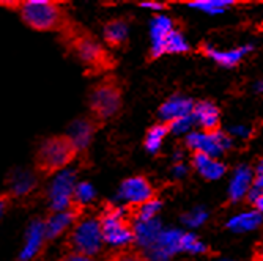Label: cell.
<instances>
[{
	"label": "cell",
	"instance_id": "35",
	"mask_svg": "<svg viewBox=\"0 0 263 261\" xmlns=\"http://www.w3.org/2000/svg\"><path fill=\"white\" fill-rule=\"evenodd\" d=\"M62 261H95V259L90 255H84V253H79V252H71Z\"/></svg>",
	"mask_w": 263,
	"mask_h": 261
},
{
	"label": "cell",
	"instance_id": "38",
	"mask_svg": "<svg viewBox=\"0 0 263 261\" xmlns=\"http://www.w3.org/2000/svg\"><path fill=\"white\" fill-rule=\"evenodd\" d=\"M115 261H140L136 255H129V253H125V255H120V256H117Z\"/></svg>",
	"mask_w": 263,
	"mask_h": 261
},
{
	"label": "cell",
	"instance_id": "9",
	"mask_svg": "<svg viewBox=\"0 0 263 261\" xmlns=\"http://www.w3.org/2000/svg\"><path fill=\"white\" fill-rule=\"evenodd\" d=\"M118 198L128 205H143L153 198V187L143 176H131L118 189Z\"/></svg>",
	"mask_w": 263,
	"mask_h": 261
},
{
	"label": "cell",
	"instance_id": "25",
	"mask_svg": "<svg viewBox=\"0 0 263 261\" xmlns=\"http://www.w3.org/2000/svg\"><path fill=\"white\" fill-rule=\"evenodd\" d=\"M233 5H235L233 2H227V0H200V2L187 4L189 8L206 14H222Z\"/></svg>",
	"mask_w": 263,
	"mask_h": 261
},
{
	"label": "cell",
	"instance_id": "33",
	"mask_svg": "<svg viewBox=\"0 0 263 261\" xmlns=\"http://www.w3.org/2000/svg\"><path fill=\"white\" fill-rule=\"evenodd\" d=\"M187 173H189V167H187V164L184 160L174 164V167H172V176L175 179H183V178L187 176Z\"/></svg>",
	"mask_w": 263,
	"mask_h": 261
},
{
	"label": "cell",
	"instance_id": "13",
	"mask_svg": "<svg viewBox=\"0 0 263 261\" xmlns=\"http://www.w3.org/2000/svg\"><path fill=\"white\" fill-rule=\"evenodd\" d=\"M78 222V211L71 208L68 211L52 212V214L44 220L46 236L47 239H57L68 230H73Z\"/></svg>",
	"mask_w": 263,
	"mask_h": 261
},
{
	"label": "cell",
	"instance_id": "28",
	"mask_svg": "<svg viewBox=\"0 0 263 261\" xmlns=\"http://www.w3.org/2000/svg\"><path fill=\"white\" fill-rule=\"evenodd\" d=\"M161 209H162V202L159 198H152V200L145 202V203L140 205L137 208L136 220H153V219H158Z\"/></svg>",
	"mask_w": 263,
	"mask_h": 261
},
{
	"label": "cell",
	"instance_id": "1",
	"mask_svg": "<svg viewBox=\"0 0 263 261\" xmlns=\"http://www.w3.org/2000/svg\"><path fill=\"white\" fill-rule=\"evenodd\" d=\"M78 150L73 147L66 135L46 138L36 153V167L43 173L54 175L65 170L73 162Z\"/></svg>",
	"mask_w": 263,
	"mask_h": 261
},
{
	"label": "cell",
	"instance_id": "3",
	"mask_svg": "<svg viewBox=\"0 0 263 261\" xmlns=\"http://www.w3.org/2000/svg\"><path fill=\"white\" fill-rule=\"evenodd\" d=\"M69 246L73 249V252H79L90 256L98 255L104 246L100 219L95 217L79 219L69 233Z\"/></svg>",
	"mask_w": 263,
	"mask_h": 261
},
{
	"label": "cell",
	"instance_id": "23",
	"mask_svg": "<svg viewBox=\"0 0 263 261\" xmlns=\"http://www.w3.org/2000/svg\"><path fill=\"white\" fill-rule=\"evenodd\" d=\"M104 38L110 46H120L128 38V24L122 19H114L106 24Z\"/></svg>",
	"mask_w": 263,
	"mask_h": 261
},
{
	"label": "cell",
	"instance_id": "18",
	"mask_svg": "<svg viewBox=\"0 0 263 261\" xmlns=\"http://www.w3.org/2000/svg\"><path fill=\"white\" fill-rule=\"evenodd\" d=\"M191 164H193L194 170L206 181H216L222 178L227 172L226 164H222L218 157H211L205 154H194Z\"/></svg>",
	"mask_w": 263,
	"mask_h": 261
},
{
	"label": "cell",
	"instance_id": "11",
	"mask_svg": "<svg viewBox=\"0 0 263 261\" xmlns=\"http://www.w3.org/2000/svg\"><path fill=\"white\" fill-rule=\"evenodd\" d=\"M194 101L187 98V96H181V94H174L169 99H165L159 110H158V115L159 118L164 122V125H169L178 118H183V116H187L193 113L194 110Z\"/></svg>",
	"mask_w": 263,
	"mask_h": 261
},
{
	"label": "cell",
	"instance_id": "19",
	"mask_svg": "<svg viewBox=\"0 0 263 261\" xmlns=\"http://www.w3.org/2000/svg\"><path fill=\"white\" fill-rule=\"evenodd\" d=\"M93 134H95L93 123L87 120V118H78V120H74L69 125L66 137L78 151H84L90 147Z\"/></svg>",
	"mask_w": 263,
	"mask_h": 261
},
{
	"label": "cell",
	"instance_id": "4",
	"mask_svg": "<svg viewBox=\"0 0 263 261\" xmlns=\"http://www.w3.org/2000/svg\"><path fill=\"white\" fill-rule=\"evenodd\" d=\"M104 244L109 247L122 249L134 243L133 227L126 222V209L125 208H114L104 211L100 219Z\"/></svg>",
	"mask_w": 263,
	"mask_h": 261
},
{
	"label": "cell",
	"instance_id": "26",
	"mask_svg": "<svg viewBox=\"0 0 263 261\" xmlns=\"http://www.w3.org/2000/svg\"><path fill=\"white\" fill-rule=\"evenodd\" d=\"M189 51V43L184 38L183 33H180L178 30H172V33L169 35V38L165 39L164 44V54H184Z\"/></svg>",
	"mask_w": 263,
	"mask_h": 261
},
{
	"label": "cell",
	"instance_id": "37",
	"mask_svg": "<svg viewBox=\"0 0 263 261\" xmlns=\"http://www.w3.org/2000/svg\"><path fill=\"white\" fill-rule=\"evenodd\" d=\"M140 7L152 10V11H162L165 8L164 4H158V2H143V4H140Z\"/></svg>",
	"mask_w": 263,
	"mask_h": 261
},
{
	"label": "cell",
	"instance_id": "39",
	"mask_svg": "<svg viewBox=\"0 0 263 261\" xmlns=\"http://www.w3.org/2000/svg\"><path fill=\"white\" fill-rule=\"evenodd\" d=\"M5 211H7V202L5 200H0V220L5 216Z\"/></svg>",
	"mask_w": 263,
	"mask_h": 261
},
{
	"label": "cell",
	"instance_id": "15",
	"mask_svg": "<svg viewBox=\"0 0 263 261\" xmlns=\"http://www.w3.org/2000/svg\"><path fill=\"white\" fill-rule=\"evenodd\" d=\"M254 47L251 44L246 46H240V47H233V49H218V47H213V46H205V55L208 58H211L214 63H218L219 66L224 68H233L240 63Z\"/></svg>",
	"mask_w": 263,
	"mask_h": 261
},
{
	"label": "cell",
	"instance_id": "27",
	"mask_svg": "<svg viewBox=\"0 0 263 261\" xmlns=\"http://www.w3.org/2000/svg\"><path fill=\"white\" fill-rule=\"evenodd\" d=\"M208 217H210L208 209H205L203 206H196L193 209H189L187 212H184L183 217H181V222L184 227L194 230V228L202 227L208 220Z\"/></svg>",
	"mask_w": 263,
	"mask_h": 261
},
{
	"label": "cell",
	"instance_id": "8",
	"mask_svg": "<svg viewBox=\"0 0 263 261\" xmlns=\"http://www.w3.org/2000/svg\"><path fill=\"white\" fill-rule=\"evenodd\" d=\"M120 104H122L120 90L114 84L104 82L91 91L90 107L93 113L100 118L114 116L118 112V109H120Z\"/></svg>",
	"mask_w": 263,
	"mask_h": 261
},
{
	"label": "cell",
	"instance_id": "40",
	"mask_svg": "<svg viewBox=\"0 0 263 261\" xmlns=\"http://www.w3.org/2000/svg\"><path fill=\"white\" fill-rule=\"evenodd\" d=\"M255 88H257V91H260V93H263V79L257 82V85H255Z\"/></svg>",
	"mask_w": 263,
	"mask_h": 261
},
{
	"label": "cell",
	"instance_id": "36",
	"mask_svg": "<svg viewBox=\"0 0 263 261\" xmlns=\"http://www.w3.org/2000/svg\"><path fill=\"white\" fill-rule=\"evenodd\" d=\"M230 134L235 135V137L245 138V137L249 134V131H248V128H245V126H233V128L230 129Z\"/></svg>",
	"mask_w": 263,
	"mask_h": 261
},
{
	"label": "cell",
	"instance_id": "6",
	"mask_svg": "<svg viewBox=\"0 0 263 261\" xmlns=\"http://www.w3.org/2000/svg\"><path fill=\"white\" fill-rule=\"evenodd\" d=\"M184 142L186 147L194 151V154H205L218 159L232 147V137L221 129L213 132L194 129L189 135H186Z\"/></svg>",
	"mask_w": 263,
	"mask_h": 261
},
{
	"label": "cell",
	"instance_id": "29",
	"mask_svg": "<svg viewBox=\"0 0 263 261\" xmlns=\"http://www.w3.org/2000/svg\"><path fill=\"white\" fill-rule=\"evenodd\" d=\"M208 247L206 244L196 236L194 233H187L184 231L183 234V253H187V255H203L206 253Z\"/></svg>",
	"mask_w": 263,
	"mask_h": 261
},
{
	"label": "cell",
	"instance_id": "30",
	"mask_svg": "<svg viewBox=\"0 0 263 261\" xmlns=\"http://www.w3.org/2000/svg\"><path fill=\"white\" fill-rule=\"evenodd\" d=\"M97 197V191H95V187L91 183L88 181H79L76 184V189H74V205H79V206H85L88 203H91Z\"/></svg>",
	"mask_w": 263,
	"mask_h": 261
},
{
	"label": "cell",
	"instance_id": "5",
	"mask_svg": "<svg viewBox=\"0 0 263 261\" xmlns=\"http://www.w3.org/2000/svg\"><path fill=\"white\" fill-rule=\"evenodd\" d=\"M76 170L65 169L52 175V179L47 186V202L52 212L68 211L74 205V189L78 184Z\"/></svg>",
	"mask_w": 263,
	"mask_h": 261
},
{
	"label": "cell",
	"instance_id": "41",
	"mask_svg": "<svg viewBox=\"0 0 263 261\" xmlns=\"http://www.w3.org/2000/svg\"><path fill=\"white\" fill-rule=\"evenodd\" d=\"M258 261H263V249L258 252Z\"/></svg>",
	"mask_w": 263,
	"mask_h": 261
},
{
	"label": "cell",
	"instance_id": "34",
	"mask_svg": "<svg viewBox=\"0 0 263 261\" xmlns=\"http://www.w3.org/2000/svg\"><path fill=\"white\" fill-rule=\"evenodd\" d=\"M248 198L252 202L255 211H258L260 214H263V192H252L251 191L249 195H248Z\"/></svg>",
	"mask_w": 263,
	"mask_h": 261
},
{
	"label": "cell",
	"instance_id": "10",
	"mask_svg": "<svg viewBox=\"0 0 263 261\" xmlns=\"http://www.w3.org/2000/svg\"><path fill=\"white\" fill-rule=\"evenodd\" d=\"M46 241H47V236H46L44 220L33 219L27 225L26 234H24V243H22V247L19 252V261L35 259V256L41 252Z\"/></svg>",
	"mask_w": 263,
	"mask_h": 261
},
{
	"label": "cell",
	"instance_id": "7",
	"mask_svg": "<svg viewBox=\"0 0 263 261\" xmlns=\"http://www.w3.org/2000/svg\"><path fill=\"white\" fill-rule=\"evenodd\" d=\"M183 234L180 228H164L156 243L143 250L147 261H172L178 253H183Z\"/></svg>",
	"mask_w": 263,
	"mask_h": 261
},
{
	"label": "cell",
	"instance_id": "17",
	"mask_svg": "<svg viewBox=\"0 0 263 261\" xmlns=\"http://www.w3.org/2000/svg\"><path fill=\"white\" fill-rule=\"evenodd\" d=\"M193 120L194 125L200 128V131L213 132L219 129V120H221V113L219 109L210 101H200L194 106L193 110Z\"/></svg>",
	"mask_w": 263,
	"mask_h": 261
},
{
	"label": "cell",
	"instance_id": "24",
	"mask_svg": "<svg viewBox=\"0 0 263 261\" xmlns=\"http://www.w3.org/2000/svg\"><path fill=\"white\" fill-rule=\"evenodd\" d=\"M167 134H169V126L164 125V123H159V125H155L153 128H150V131L145 135V142H143L145 150L150 154L159 153V150H161V147L164 144V138L167 137Z\"/></svg>",
	"mask_w": 263,
	"mask_h": 261
},
{
	"label": "cell",
	"instance_id": "12",
	"mask_svg": "<svg viewBox=\"0 0 263 261\" xmlns=\"http://www.w3.org/2000/svg\"><path fill=\"white\" fill-rule=\"evenodd\" d=\"M174 29V21L165 14H156L150 22V43H152V55L155 58L165 55L164 44Z\"/></svg>",
	"mask_w": 263,
	"mask_h": 261
},
{
	"label": "cell",
	"instance_id": "32",
	"mask_svg": "<svg viewBox=\"0 0 263 261\" xmlns=\"http://www.w3.org/2000/svg\"><path fill=\"white\" fill-rule=\"evenodd\" d=\"M252 192H263V157L258 160L257 167H255V170H254Z\"/></svg>",
	"mask_w": 263,
	"mask_h": 261
},
{
	"label": "cell",
	"instance_id": "16",
	"mask_svg": "<svg viewBox=\"0 0 263 261\" xmlns=\"http://www.w3.org/2000/svg\"><path fill=\"white\" fill-rule=\"evenodd\" d=\"M254 184V170L248 165H240L235 169L230 184H229V198L232 202H240L249 195Z\"/></svg>",
	"mask_w": 263,
	"mask_h": 261
},
{
	"label": "cell",
	"instance_id": "14",
	"mask_svg": "<svg viewBox=\"0 0 263 261\" xmlns=\"http://www.w3.org/2000/svg\"><path fill=\"white\" fill-rule=\"evenodd\" d=\"M131 227H133V234H134V243L142 250L150 249L159 238L161 231L164 230L159 217L153 220H134Z\"/></svg>",
	"mask_w": 263,
	"mask_h": 261
},
{
	"label": "cell",
	"instance_id": "42",
	"mask_svg": "<svg viewBox=\"0 0 263 261\" xmlns=\"http://www.w3.org/2000/svg\"><path fill=\"white\" fill-rule=\"evenodd\" d=\"M218 261H232V259H218Z\"/></svg>",
	"mask_w": 263,
	"mask_h": 261
},
{
	"label": "cell",
	"instance_id": "31",
	"mask_svg": "<svg viewBox=\"0 0 263 261\" xmlns=\"http://www.w3.org/2000/svg\"><path fill=\"white\" fill-rule=\"evenodd\" d=\"M169 126V132L174 134V135H189L191 132L194 131V120H193V115H187V116H183V118H178V120L172 122L167 125Z\"/></svg>",
	"mask_w": 263,
	"mask_h": 261
},
{
	"label": "cell",
	"instance_id": "22",
	"mask_svg": "<svg viewBox=\"0 0 263 261\" xmlns=\"http://www.w3.org/2000/svg\"><path fill=\"white\" fill-rule=\"evenodd\" d=\"M36 186V178L29 170H16L10 178V191L16 197L29 195Z\"/></svg>",
	"mask_w": 263,
	"mask_h": 261
},
{
	"label": "cell",
	"instance_id": "21",
	"mask_svg": "<svg viewBox=\"0 0 263 261\" xmlns=\"http://www.w3.org/2000/svg\"><path fill=\"white\" fill-rule=\"evenodd\" d=\"M74 51L78 57L88 65H98L104 57L101 46L91 38H79L74 46Z\"/></svg>",
	"mask_w": 263,
	"mask_h": 261
},
{
	"label": "cell",
	"instance_id": "2",
	"mask_svg": "<svg viewBox=\"0 0 263 261\" xmlns=\"http://www.w3.org/2000/svg\"><path fill=\"white\" fill-rule=\"evenodd\" d=\"M21 19L33 30H55L63 19L60 4L51 0H27L16 5Z\"/></svg>",
	"mask_w": 263,
	"mask_h": 261
},
{
	"label": "cell",
	"instance_id": "20",
	"mask_svg": "<svg viewBox=\"0 0 263 261\" xmlns=\"http://www.w3.org/2000/svg\"><path fill=\"white\" fill-rule=\"evenodd\" d=\"M263 222V214H260L258 211H246L240 212V214L233 216L227 222V228L235 231V233H248L255 228H258Z\"/></svg>",
	"mask_w": 263,
	"mask_h": 261
}]
</instances>
